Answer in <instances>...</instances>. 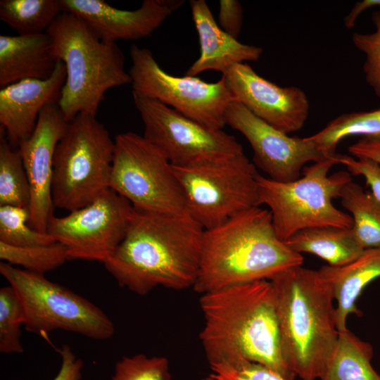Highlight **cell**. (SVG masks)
<instances>
[{
    "label": "cell",
    "mask_w": 380,
    "mask_h": 380,
    "mask_svg": "<svg viewBox=\"0 0 380 380\" xmlns=\"http://www.w3.org/2000/svg\"><path fill=\"white\" fill-rule=\"evenodd\" d=\"M59 60L46 32L0 35V87L27 79L46 80Z\"/></svg>",
    "instance_id": "20"
},
{
    "label": "cell",
    "mask_w": 380,
    "mask_h": 380,
    "mask_svg": "<svg viewBox=\"0 0 380 380\" xmlns=\"http://www.w3.org/2000/svg\"><path fill=\"white\" fill-rule=\"evenodd\" d=\"M202 380H215L210 375L203 378Z\"/></svg>",
    "instance_id": "38"
},
{
    "label": "cell",
    "mask_w": 380,
    "mask_h": 380,
    "mask_svg": "<svg viewBox=\"0 0 380 380\" xmlns=\"http://www.w3.org/2000/svg\"><path fill=\"white\" fill-rule=\"evenodd\" d=\"M114 141L110 189L140 210L188 213L174 167L158 148L133 132L118 134Z\"/></svg>",
    "instance_id": "10"
},
{
    "label": "cell",
    "mask_w": 380,
    "mask_h": 380,
    "mask_svg": "<svg viewBox=\"0 0 380 380\" xmlns=\"http://www.w3.org/2000/svg\"><path fill=\"white\" fill-rule=\"evenodd\" d=\"M225 122L244 136L253 149L255 166L274 181L289 182L298 179L308 163H317L329 157L309 137H290L236 101L226 110Z\"/></svg>",
    "instance_id": "14"
},
{
    "label": "cell",
    "mask_w": 380,
    "mask_h": 380,
    "mask_svg": "<svg viewBox=\"0 0 380 380\" xmlns=\"http://www.w3.org/2000/svg\"><path fill=\"white\" fill-rule=\"evenodd\" d=\"M0 273L16 292L24 312L25 329L46 338L61 329L95 340L110 338L115 326L98 306L44 274L0 263Z\"/></svg>",
    "instance_id": "8"
},
{
    "label": "cell",
    "mask_w": 380,
    "mask_h": 380,
    "mask_svg": "<svg viewBox=\"0 0 380 380\" xmlns=\"http://www.w3.org/2000/svg\"><path fill=\"white\" fill-rule=\"evenodd\" d=\"M115 141L96 116L79 113L68 122L53 156L55 208L72 211L110 189Z\"/></svg>",
    "instance_id": "7"
},
{
    "label": "cell",
    "mask_w": 380,
    "mask_h": 380,
    "mask_svg": "<svg viewBox=\"0 0 380 380\" xmlns=\"http://www.w3.org/2000/svg\"><path fill=\"white\" fill-rule=\"evenodd\" d=\"M63 11L80 18L102 41L137 40L150 36L183 0H144L136 10L111 6L103 0H60Z\"/></svg>",
    "instance_id": "17"
},
{
    "label": "cell",
    "mask_w": 380,
    "mask_h": 380,
    "mask_svg": "<svg viewBox=\"0 0 380 380\" xmlns=\"http://www.w3.org/2000/svg\"><path fill=\"white\" fill-rule=\"evenodd\" d=\"M356 135L380 139V108L369 111L342 114L309 138L327 156H331L336 153L335 151L341 141Z\"/></svg>",
    "instance_id": "26"
},
{
    "label": "cell",
    "mask_w": 380,
    "mask_h": 380,
    "mask_svg": "<svg viewBox=\"0 0 380 380\" xmlns=\"http://www.w3.org/2000/svg\"><path fill=\"white\" fill-rule=\"evenodd\" d=\"M292 251L314 254L328 265L339 267L357 259L364 249L355 238L352 228L312 227L300 230L284 241Z\"/></svg>",
    "instance_id": "22"
},
{
    "label": "cell",
    "mask_w": 380,
    "mask_h": 380,
    "mask_svg": "<svg viewBox=\"0 0 380 380\" xmlns=\"http://www.w3.org/2000/svg\"><path fill=\"white\" fill-rule=\"evenodd\" d=\"M111 380H172L169 361L144 354L124 357L116 362Z\"/></svg>",
    "instance_id": "31"
},
{
    "label": "cell",
    "mask_w": 380,
    "mask_h": 380,
    "mask_svg": "<svg viewBox=\"0 0 380 380\" xmlns=\"http://www.w3.org/2000/svg\"><path fill=\"white\" fill-rule=\"evenodd\" d=\"M29 209L0 205V242L15 246L47 245L56 242L48 233L28 225Z\"/></svg>",
    "instance_id": "29"
},
{
    "label": "cell",
    "mask_w": 380,
    "mask_h": 380,
    "mask_svg": "<svg viewBox=\"0 0 380 380\" xmlns=\"http://www.w3.org/2000/svg\"><path fill=\"white\" fill-rule=\"evenodd\" d=\"M348 151L355 158L369 159L380 165V139H361L350 145Z\"/></svg>",
    "instance_id": "37"
},
{
    "label": "cell",
    "mask_w": 380,
    "mask_h": 380,
    "mask_svg": "<svg viewBox=\"0 0 380 380\" xmlns=\"http://www.w3.org/2000/svg\"><path fill=\"white\" fill-rule=\"evenodd\" d=\"M339 198L351 214L352 231L359 245L364 250L379 248L380 201L353 180L342 188Z\"/></svg>",
    "instance_id": "24"
},
{
    "label": "cell",
    "mask_w": 380,
    "mask_h": 380,
    "mask_svg": "<svg viewBox=\"0 0 380 380\" xmlns=\"http://www.w3.org/2000/svg\"><path fill=\"white\" fill-rule=\"evenodd\" d=\"M372 20L375 31L369 34L355 32L352 41L365 55L363 65L365 80L380 99V11L372 13Z\"/></svg>",
    "instance_id": "32"
},
{
    "label": "cell",
    "mask_w": 380,
    "mask_h": 380,
    "mask_svg": "<svg viewBox=\"0 0 380 380\" xmlns=\"http://www.w3.org/2000/svg\"><path fill=\"white\" fill-rule=\"evenodd\" d=\"M373 347L348 328L339 331L334 351L320 380H380L371 360Z\"/></svg>",
    "instance_id": "23"
},
{
    "label": "cell",
    "mask_w": 380,
    "mask_h": 380,
    "mask_svg": "<svg viewBox=\"0 0 380 380\" xmlns=\"http://www.w3.org/2000/svg\"><path fill=\"white\" fill-rule=\"evenodd\" d=\"M215 380H285L270 369L249 361L210 366Z\"/></svg>",
    "instance_id": "33"
},
{
    "label": "cell",
    "mask_w": 380,
    "mask_h": 380,
    "mask_svg": "<svg viewBox=\"0 0 380 380\" xmlns=\"http://www.w3.org/2000/svg\"><path fill=\"white\" fill-rule=\"evenodd\" d=\"M30 187L18 148L8 142L4 131H0V205L29 209Z\"/></svg>",
    "instance_id": "27"
},
{
    "label": "cell",
    "mask_w": 380,
    "mask_h": 380,
    "mask_svg": "<svg viewBox=\"0 0 380 380\" xmlns=\"http://www.w3.org/2000/svg\"><path fill=\"white\" fill-rule=\"evenodd\" d=\"M303 255L277 235L270 210L256 206L204 229L201 262L193 287L204 294L230 286L270 280L302 265Z\"/></svg>",
    "instance_id": "3"
},
{
    "label": "cell",
    "mask_w": 380,
    "mask_h": 380,
    "mask_svg": "<svg viewBox=\"0 0 380 380\" xmlns=\"http://www.w3.org/2000/svg\"><path fill=\"white\" fill-rule=\"evenodd\" d=\"M144 137L173 166H186L243 152L241 144L223 129L208 127L159 101L132 91Z\"/></svg>",
    "instance_id": "12"
},
{
    "label": "cell",
    "mask_w": 380,
    "mask_h": 380,
    "mask_svg": "<svg viewBox=\"0 0 380 380\" xmlns=\"http://www.w3.org/2000/svg\"><path fill=\"white\" fill-rule=\"evenodd\" d=\"M61 12L60 0L0 1V20L18 35L46 32Z\"/></svg>",
    "instance_id": "25"
},
{
    "label": "cell",
    "mask_w": 380,
    "mask_h": 380,
    "mask_svg": "<svg viewBox=\"0 0 380 380\" xmlns=\"http://www.w3.org/2000/svg\"><path fill=\"white\" fill-rule=\"evenodd\" d=\"M338 164V153L305 166L302 176L279 182L259 175V205H266L272 214L277 236L283 241L297 232L312 227H353L352 217L334 206L342 188L352 180L350 173L329 175Z\"/></svg>",
    "instance_id": "6"
},
{
    "label": "cell",
    "mask_w": 380,
    "mask_h": 380,
    "mask_svg": "<svg viewBox=\"0 0 380 380\" xmlns=\"http://www.w3.org/2000/svg\"><path fill=\"white\" fill-rule=\"evenodd\" d=\"M190 6L198 34L200 56L186 75L196 77L210 70L224 74L235 64L256 61L260 58L261 47L239 42L217 25L205 1L191 0Z\"/></svg>",
    "instance_id": "19"
},
{
    "label": "cell",
    "mask_w": 380,
    "mask_h": 380,
    "mask_svg": "<svg viewBox=\"0 0 380 380\" xmlns=\"http://www.w3.org/2000/svg\"><path fill=\"white\" fill-rule=\"evenodd\" d=\"M46 32L65 67L58 104L67 122L82 113L96 116L108 90L131 84L120 47L101 40L76 15L61 12Z\"/></svg>",
    "instance_id": "5"
},
{
    "label": "cell",
    "mask_w": 380,
    "mask_h": 380,
    "mask_svg": "<svg viewBox=\"0 0 380 380\" xmlns=\"http://www.w3.org/2000/svg\"><path fill=\"white\" fill-rule=\"evenodd\" d=\"M173 167L183 191L187 213L204 229L260 206V174L243 152Z\"/></svg>",
    "instance_id": "9"
},
{
    "label": "cell",
    "mask_w": 380,
    "mask_h": 380,
    "mask_svg": "<svg viewBox=\"0 0 380 380\" xmlns=\"http://www.w3.org/2000/svg\"><path fill=\"white\" fill-rule=\"evenodd\" d=\"M134 210L125 198L108 189L81 208L63 217L53 215L46 232L65 246L69 260L103 263L124 239Z\"/></svg>",
    "instance_id": "13"
},
{
    "label": "cell",
    "mask_w": 380,
    "mask_h": 380,
    "mask_svg": "<svg viewBox=\"0 0 380 380\" xmlns=\"http://www.w3.org/2000/svg\"><path fill=\"white\" fill-rule=\"evenodd\" d=\"M222 77L234 101L272 127L287 134L303 127L310 104L300 88L279 87L244 63L234 65Z\"/></svg>",
    "instance_id": "15"
},
{
    "label": "cell",
    "mask_w": 380,
    "mask_h": 380,
    "mask_svg": "<svg viewBox=\"0 0 380 380\" xmlns=\"http://www.w3.org/2000/svg\"><path fill=\"white\" fill-rule=\"evenodd\" d=\"M0 258L11 265H20L24 270L42 274L69 260L65 246L59 242L31 246H15L0 242Z\"/></svg>",
    "instance_id": "28"
},
{
    "label": "cell",
    "mask_w": 380,
    "mask_h": 380,
    "mask_svg": "<svg viewBox=\"0 0 380 380\" xmlns=\"http://www.w3.org/2000/svg\"><path fill=\"white\" fill-rule=\"evenodd\" d=\"M330 284L336 301V320L338 331L347 329L350 314L357 317L362 312L356 302L364 289L380 277V247L364 250L353 262L339 267L324 265L318 270Z\"/></svg>",
    "instance_id": "21"
},
{
    "label": "cell",
    "mask_w": 380,
    "mask_h": 380,
    "mask_svg": "<svg viewBox=\"0 0 380 380\" xmlns=\"http://www.w3.org/2000/svg\"><path fill=\"white\" fill-rule=\"evenodd\" d=\"M58 353L61 365L57 375L52 380H82L83 361L77 357L71 348L63 344Z\"/></svg>",
    "instance_id": "36"
},
{
    "label": "cell",
    "mask_w": 380,
    "mask_h": 380,
    "mask_svg": "<svg viewBox=\"0 0 380 380\" xmlns=\"http://www.w3.org/2000/svg\"><path fill=\"white\" fill-rule=\"evenodd\" d=\"M338 164L344 165L350 174L362 176L372 189V193L380 201V165L372 160L338 154Z\"/></svg>",
    "instance_id": "34"
},
{
    "label": "cell",
    "mask_w": 380,
    "mask_h": 380,
    "mask_svg": "<svg viewBox=\"0 0 380 380\" xmlns=\"http://www.w3.org/2000/svg\"><path fill=\"white\" fill-rule=\"evenodd\" d=\"M219 26L228 34L237 39L242 27L243 8L236 0L220 1Z\"/></svg>",
    "instance_id": "35"
},
{
    "label": "cell",
    "mask_w": 380,
    "mask_h": 380,
    "mask_svg": "<svg viewBox=\"0 0 380 380\" xmlns=\"http://www.w3.org/2000/svg\"><path fill=\"white\" fill-rule=\"evenodd\" d=\"M24 312L20 299L8 285L0 289V352L3 354L23 353L21 326Z\"/></svg>",
    "instance_id": "30"
},
{
    "label": "cell",
    "mask_w": 380,
    "mask_h": 380,
    "mask_svg": "<svg viewBox=\"0 0 380 380\" xmlns=\"http://www.w3.org/2000/svg\"><path fill=\"white\" fill-rule=\"evenodd\" d=\"M203 232L188 213L160 214L134 208L124 239L103 264L121 287L138 295H146L157 286L193 288Z\"/></svg>",
    "instance_id": "2"
},
{
    "label": "cell",
    "mask_w": 380,
    "mask_h": 380,
    "mask_svg": "<svg viewBox=\"0 0 380 380\" xmlns=\"http://www.w3.org/2000/svg\"><path fill=\"white\" fill-rule=\"evenodd\" d=\"M65 79V65L59 61L46 80L27 79L1 88V129L12 147L18 148L32 134L46 106L58 103Z\"/></svg>",
    "instance_id": "18"
},
{
    "label": "cell",
    "mask_w": 380,
    "mask_h": 380,
    "mask_svg": "<svg viewBox=\"0 0 380 380\" xmlns=\"http://www.w3.org/2000/svg\"><path fill=\"white\" fill-rule=\"evenodd\" d=\"M286 358L301 380L321 379L336 346L333 290L319 270L295 266L270 279Z\"/></svg>",
    "instance_id": "4"
},
{
    "label": "cell",
    "mask_w": 380,
    "mask_h": 380,
    "mask_svg": "<svg viewBox=\"0 0 380 380\" xmlns=\"http://www.w3.org/2000/svg\"><path fill=\"white\" fill-rule=\"evenodd\" d=\"M200 339L210 366L249 361L285 380L297 376L284 353L275 293L268 279L202 294Z\"/></svg>",
    "instance_id": "1"
},
{
    "label": "cell",
    "mask_w": 380,
    "mask_h": 380,
    "mask_svg": "<svg viewBox=\"0 0 380 380\" xmlns=\"http://www.w3.org/2000/svg\"><path fill=\"white\" fill-rule=\"evenodd\" d=\"M130 57L132 91L156 99L208 127L222 129L226 125L225 112L234 99L222 76L212 83L170 75L151 50L135 44L131 46Z\"/></svg>",
    "instance_id": "11"
},
{
    "label": "cell",
    "mask_w": 380,
    "mask_h": 380,
    "mask_svg": "<svg viewBox=\"0 0 380 380\" xmlns=\"http://www.w3.org/2000/svg\"><path fill=\"white\" fill-rule=\"evenodd\" d=\"M68 125L58 103L48 104L40 112L32 134L18 148L30 187L29 223L43 233H47L55 208L51 195L54 153Z\"/></svg>",
    "instance_id": "16"
}]
</instances>
